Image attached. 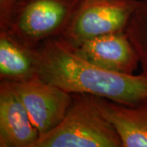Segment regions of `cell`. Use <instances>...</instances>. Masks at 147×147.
I'll return each mask as SVG.
<instances>
[{
	"instance_id": "obj_1",
	"label": "cell",
	"mask_w": 147,
	"mask_h": 147,
	"mask_svg": "<svg viewBox=\"0 0 147 147\" xmlns=\"http://www.w3.org/2000/svg\"><path fill=\"white\" fill-rule=\"evenodd\" d=\"M38 78L71 94H88L123 105L147 99V74H123L91 63L74 53L61 37L37 47Z\"/></svg>"
},
{
	"instance_id": "obj_2",
	"label": "cell",
	"mask_w": 147,
	"mask_h": 147,
	"mask_svg": "<svg viewBox=\"0 0 147 147\" xmlns=\"http://www.w3.org/2000/svg\"><path fill=\"white\" fill-rule=\"evenodd\" d=\"M66 115L41 135L34 147H123L115 127L100 112L93 96L72 94Z\"/></svg>"
},
{
	"instance_id": "obj_3",
	"label": "cell",
	"mask_w": 147,
	"mask_h": 147,
	"mask_svg": "<svg viewBox=\"0 0 147 147\" xmlns=\"http://www.w3.org/2000/svg\"><path fill=\"white\" fill-rule=\"evenodd\" d=\"M84 0H21L7 30L21 41L37 47L61 37Z\"/></svg>"
},
{
	"instance_id": "obj_4",
	"label": "cell",
	"mask_w": 147,
	"mask_h": 147,
	"mask_svg": "<svg viewBox=\"0 0 147 147\" xmlns=\"http://www.w3.org/2000/svg\"><path fill=\"white\" fill-rule=\"evenodd\" d=\"M139 0H84L61 36L71 46L125 32Z\"/></svg>"
},
{
	"instance_id": "obj_5",
	"label": "cell",
	"mask_w": 147,
	"mask_h": 147,
	"mask_svg": "<svg viewBox=\"0 0 147 147\" xmlns=\"http://www.w3.org/2000/svg\"><path fill=\"white\" fill-rule=\"evenodd\" d=\"M8 83L25 105L40 136L61 123L73 100L71 93L39 78Z\"/></svg>"
},
{
	"instance_id": "obj_6",
	"label": "cell",
	"mask_w": 147,
	"mask_h": 147,
	"mask_svg": "<svg viewBox=\"0 0 147 147\" xmlns=\"http://www.w3.org/2000/svg\"><path fill=\"white\" fill-rule=\"evenodd\" d=\"M71 47L88 61L116 73L134 74L140 65L139 57L125 32L96 37Z\"/></svg>"
},
{
	"instance_id": "obj_7",
	"label": "cell",
	"mask_w": 147,
	"mask_h": 147,
	"mask_svg": "<svg viewBox=\"0 0 147 147\" xmlns=\"http://www.w3.org/2000/svg\"><path fill=\"white\" fill-rule=\"evenodd\" d=\"M40 134L8 82L0 84V147H34Z\"/></svg>"
},
{
	"instance_id": "obj_8",
	"label": "cell",
	"mask_w": 147,
	"mask_h": 147,
	"mask_svg": "<svg viewBox=\"0 0 147 147\" xmlns=\"http://www.w3.org/2000/svg\"><path fill=\"white\" fill-rule=\"evenodd\" d=\"M94 98L100 112L115 127L123 147H147V99L127 105Z\"/></svg>"
},
{
	"instance_id": "obj_9",
	"label": "cell",
	"mask_w": 147,
	"mask_h": 147,
	"mask_svg": "<svg viewBox=\"0 0 147 147\" xmlns=\"http://www.w3.org/2000/svg\"><path fill=\"white\" fill-rule=\"evenodd\" d=\"M38 78L37 47L21 41L8 30H0V79L17 83Z\"/></svg>"
},
{
	"instance_id": "obj_10",
	"label": "cell",
	"mask_w": 147,
	"mask_h": 147,
	"mask_svg": "<svg viewBox=\"0 0 147 147\" xmlns=\"http://www.w3.org/2000/svg\"><path fill=\"white\" fill-rule=\"evenodd\" d=\"M125 33L140 60L142 72L147 74V0H139Z\"/></svg>"
},
{
	"instance_id": "obj_11",
	"label": "cell",
	"mask_w": 147,
	"mask_h": 147,
	"mask_svg": "<svg viewBox=\"0 0 147 147\" xmlns=\"http://www.w3.org/2000/svg\"><path fill=\"white\" fill-rule=\"evenodd\" d=\"M21 0H0V30H7L11 19Z\"/></svg>"
}]
</instances>
